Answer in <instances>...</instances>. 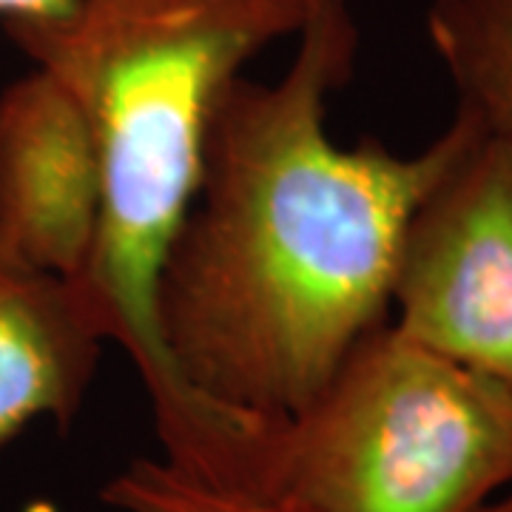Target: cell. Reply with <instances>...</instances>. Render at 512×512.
Segmentation results:
<instances>
[{"instance_id": "6da1fadb", "label": "cell", "mask_w": 512, "mask_h": 512, "mask_svg": "<svg viewBox=\"0 0 512 512\" xmlns=\"http://www.w3.org/2000/svg\"><path fill=\"white\" fill-rule=\"evenodd\" d=\"M356 57L353 0H319L279 80L242 74L220 97L154 285L160 345L197 402L288 416L390 322L407 220L478 123L456 111L419 154L339 146L330 97Z\"/></svg>"}, {"instance_id": "7a4b0ae2", "label": "cell", "mask_w": 512, "mask_h": 512, "mask_svg": "<svg viewBox=\"0 0 512 512\" xmlns=\"http://www.w3.org/2000/svg\"><path fill=\"white\" fill-rule=\"evenodd\" d=\"M319 0H74L66 18L6 26L35 66L83 100L103 160V228L86 291L109 342L146 384L160 444L211 407L168 365L154 285L200 183L202 148L225 89L276 40L296 37Z\"/></svg>"}, {"instance_id": "3957f363", "label": "cell", "mask_w": 512, "mask_h": 512, "mask_svg": "<svg viewBox=\"0 0 512 512\" xmlns=\"http://www.w3.org/2000/svg\"><path fill=\"white\" fill-rule=\"evenodd\" d=\"M200 481L311 512H481L512 490V387L387 322L305 407L239 421Z\"/></svg>"}, {"instance_id": "277c9868", "label": "cell", "mask_w": 512, "mask_h": 512, "mask_svg": "<svg viewBox=\"0 0 512 512\" xmlns=\"http://www.w3.org/2000/svg\"><path fill=\"white\" fill-rule=\"evenodd\" d=\"M390 322L512 387V146L481 126L407 220Z\"/></svg>"}, {"instance_id": "5b68a950", "label": "cell", "mask_w": 512, "mask_h": 512, "mask_svg": "<svg viewBox=\"0 0 512 512\" xmlns=\"http://www.w3.org/2000/svg\"><path fill=\"white\" fill-rule=\"evenodd\" d=\"M103 228V160L83 100L35 66L0 94V251L80 282Z\"/></svg>"}, {"instance_id": "8992f818", "label": "cell", "mask_w": 512, "mask_h": 512, "mask_svg": "<svg viewBox=\"0 0 512 512\" xmlns=\"http://www.w3.org/2000/svg\"><path fill=\"white\" fill-rule=\"evenodd\" d=\"M109 345L86 291L0 251V444L43 419L69 427Z\"/></svg>"}, {"instance_id": "52a82bcc", "label": "cell", "mask_w": 512, "mask_h": 512, "mask_svg": "<svg viewBox=\"0 0 512 512\" xmlns=\"http://www.w3.org/2000/svg\"><path fill=\"white\" fill-rule=\"evenodd\" d=\"M427 37L456 89V111L512 146V0H433Z\"/></svg>"}, {"instance_id": "ba28073f", "label": "cell", "mask_w": 512, "mask_h": 512, "mask_svg": "<svg viewBox=\"0 0 512 512\" xmlns=\"http://www.w3.org/2000/svg\"><path fill=\"white\" fill-rule=\"evenodd\" d=\"M117 512H311L274 495L217 487L188 476L165 458H137L103 487Z\"/></svg>"}, {"instance_id": "9c48e42d", "label": "cell", "mask_w": 512, "mask_h": 512, "mask_svg": "<svg viewBox=\"0 0 512 512\" xmlns=\"http://www.w3.org/2000/svg\"><path fill=\"white\" fill-rule=\"evenodd\" d=\"M74 0H0L3 26H37L66 18Z\"/></svg>"}, {"instance_id": "30bf717a", "label": "cell", "mask_w": 512, "mask_h": 512, "mask_svg": "<svg viewBox=\"0 0 512 512\" xmlns=\"http://www.w3.org/2000/svg\"><path fill=\"white\" fill-rule=\"evenodd\" d=\"M481 512H512V490H507L504 495H498V498L490 501Z\"/></svg>"}]
</instances>
